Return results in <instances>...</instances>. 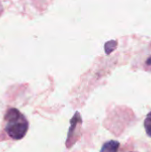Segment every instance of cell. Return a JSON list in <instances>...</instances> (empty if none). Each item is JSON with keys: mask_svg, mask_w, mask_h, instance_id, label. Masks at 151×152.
<instances>
[{"mask_svg": "<svg viewBox=\"0 0 151 152\" xmlns=\"http://www.w3.org/2000/svg\"><path fill=\"white\" fill-rule=\"evenodd\" d=\"M144 127L147 134L151 137V112H150L144 121Z\"/></svg>", "mask_w": 151, "mask_h": 152, "instance_id": "obj_5", "label": "cell"}, {"mask_svg": "<svg viewBox=\"0 0 151 152\" xmlns=\"http://www.w3.org/2000/svg\"><path fill=\"white\" fill-rule=\"evenodd\" d=\"M119 145V142L117 141H109L102 145L100 152H117Z\"/></svg>", "mask_w": 151, "mask_h": 152, "instance_id": "obj_3", "label": "cell"}, {"mask_svg": "<svg viewBox=\"0 0 151 152\" xmlns=\"http://www.w3.org/2000/svg\"><path fill=\"white\" fill-rule=\"evenodd\" d=\"M117 46V42L115 41V40H110L109 42H107L104 45V48H105V53L107 54H109L111 53Z\"/></svg>", "mask_w": 151, "mask_h": 152, "instance_id": "obj_4", "label": "cell"}, {"mask_svg": "<svg viewBox=\"0 0 151 152\" xmlns=\"http://www.w3.org/2000/svg\"><path fill=\"white\" fill-rule=\"evenodd\" d=\"M147 64H148V65H150V66H151V57L150 58V59H148V60H147Z\"/></svg>", "mask_w": 151, "mask_h": 152, "instance_id": "obj_6", "label": "cell"}, {"mask_svg": "<svg viewBox=\"0 0 151 152\" xmlns=\"http://www.w3.org/2000/svg\"><path fill=\"white\" fill-rule=\"evenodd\" d=\"M82 124V118L79 112H76L74 117L70 120V127L68 133V138L66 141V146L68 149L71 148L79 138V132Z\"/></svg>", "mask_w": 151, "mask_h": 152, "instance_id": "obj_2", "label": "cell"}, {"mask_svg": "<svg viewBox=\"0 0 151 152\" xmlns=\"http://www.w3.org/2000/svg\"><path fill=\"white\" fill-rule=\"evenodd\" d=\"M5 131L13 140H21L28 130V121L19 110L9 109L5 115Z\"/></svg>", "mask_w": 151, "mask_h": 152, "instance_id": "obj_1", "label": "cell"}]
</instances>
